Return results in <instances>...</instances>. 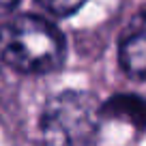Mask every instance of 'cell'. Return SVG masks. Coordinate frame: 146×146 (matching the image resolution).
<instances>
[{"label":"cell","instance_id":"obj_1","mask_svg":"<svg viewBox=\"0 0 146 146\" xmlns=\"http://www.w3.org/2000/svg\"><path fill=\"white\" fill-rule=\"evenodd\" d=\"M64 52L62 32L39 15H17L0 28V56L19 73L43 75L56 71Z\"/></svg>","mask_w":146,"mask_h":146},{"label":"cell","instance_id":"obj_2","mask_svg":"<svg viewBox=\"0 0 146 146\" xmlns=\"http://www.w3.org/2000/svg\"><path fill=\"white\" fill-rule=\"evenodd\" d=\"M101 105L82 90H64L47 101L41 114L43 146H97Z\"/></svg>","mask_w":146,"mask_h":146},{"label":"cell","instance_id":"obj_3","mask_svg":"<svg viewBox=\"0 0 146 146\" xmlns=\"http://www.w3.org/2000/svg\"><path fill=\"white\" fill-rule=\"evenodd\" d=\"M118 58L127 75L146 80V11L137 13L125 28L118 45Z\"/></svg>","mask_w":146,"mask_h":146},{"label":"cell","instance_id":"obj_4","mask_svg":"<svg viewBox=\"0 0 146 146\" xmlns=\"http://www.w3.org/2000/svg\"><path fill=\"white\" fill-rule=\"evenodd\" d=\"M101 116L118 118L137 129H146V99L137 95H114L101 105Z\"/></svg>","mask_w":146,"mask_h":146},{"label":"cell","instance_id":"obj_5","mask_svg":"<svg viewBox=\"0 0 146 146\" xmlns=\"http://www.w3.org/2000/svg\"><path fill=\"white\" fill-rule=\"evenodd\" d=\"M47 13L56 15V17H67V15H73L75 11H80L86 0H36Z\"/></svg>","mask_w":146,"mask_h":146},{"label":"cell","instance_id":"obj_6","mask_svg":"<svg viewBox=\"0 0 146 146\" xmlns=\"http://www.w3.org/2000/svg\"><path fill=\"white\" fill-rule=\"evenodd\" d=\"M19 0H0V15H7L17 7Z\"/></svg>","mask_w":146,"mask_h":146}]
</instances>
